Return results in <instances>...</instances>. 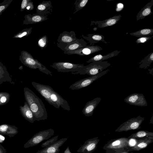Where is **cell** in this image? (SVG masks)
Masks as SVG:
<instances>
[{"label":"cell","mask_w":153,"mask_h":153,"mask_svg":"<svg viewBox=\"0 0 153 153\" xmlns=\"http://www.w3.org/2000/svg\"><path fill=\"white\" fill-rule=\"evenodd\" d=\"M26 101L34 116L35 120H46L47 113L42 100L32 90L27 87L24 89Z\"/></svg>","instance_id":"6da1fadb"},{"label":"cell","mask_w":153,"mask_h":153,"mask_svg":"<svg viewBox=\"0 0 153 153\" xmlns=\"http://www.w3.org/2000/svg\"><path fill=\"white\" fill-rule=\"evenodd\" d=\"M19 59L24 65L30 68L33 69L38 68L42 73L51 76H52V72L50 71L37 59H34L30 53L26 51H21Z\"/></svg>","instance_id":"7a4b0ae2"},{"label":"cell","mask_w":153,"mask_h":153,"mask_svg":"<svg viewBox=\"0 0 153 153\" xmlns=\"http://www.w3.org/2000/svg\"><path fill=\"white\" fill-rule=\"evenodd\" d=\"M110 65L111 63L107 61H95L88 65L84 66L79 71L71 73L73 74H86L92 76L101 72Z\"/></svg>","instance_id":"3957f363"},{"label":"cell","mask_w":153,"mask_h":153,"mask_svg":"<svg viewBox=\"0 0 153 153\" xmlns=\"http://www.w3.org/2000/svg\"><path fill=\"white\" fill-rule=\"evenodd\" d=\"M130 139L128 138L122 137L112 139L106 143L102 147L105 150V153L114 152L121 151H126L130 146Z\"/></svg>","instance_id":"277c9868"},{"label":"cell","mask_w":153,"mask_h":153,"mask_svg":"<svg viewBox=\"0 0 153 153\" xmlns=\"http://www.w3.org/2000/svg\"><path fill=\"white\" fill-rule=\"evenodd\" d=\"M53 129L50 128L41 131L36 133L24 145L25 148L36 146L42 142L48 139L54 135Z\"/></svg>","instance_id":"5b68a950"},{"label":"cell","mask_w":153,"mask_h":153,"mask_svg":"<svg viewBox=\"0 0 153 153\" xmlns=\"http://www.w3.org/2000/svg\"><path fill=\"white\" fill-rule=\"evenodd\" d=\"M145 118L140 116L131 118L120 125L115 130L116 132H127L130 130L139 129Z\"/></svg>","instance_id":"8992f818"},{"label":"cell","mask_w":153,"mask_h":153,"mask_svg":"<svg viewBox=\"0 0 153 153\" xmlns=\"http://www.w3.org/2000/svg\"><path fill=\"white\" fill-rule=\"evenodd\" d=\"M84 66L83 64L60 62L52 63L51 67L59 72H73L79 71Z\"/></svg>","instance_id":"52a82bcc"},{"label":"cell","mask_w":153,"mask_h":153,"mask_svg":"<svg viewBox=\"0 0 153 153\" xmlns=\"http://www.w3.org/2000/svg\"><path fill=\"white\" fill-rule=\"evenodd\" d=\"M109 71V69H108L96 75L79 80L73 84L69 88L72 90H79L85 87L105 75Z\"/></svg>","instance_id":"ba28073f"},{"label":"cell","mask_w":153,"mask_h":153,"mask_svg":"<svg viewBox=\"0 0 153 153\" xmlns=\"http://www.w3.org/2000/svg\"><path fill=\"white\" fill-rule=\"evenodd\" d=\"M57 46L64 51H73L87 46V43L81 38L68 43H58Z\"/></svg>","instance_id":"9c48e42d"},{"label":"cell","mask_w":153,"mask_h":153,"mask_svg":"<svg viewBox=\"0 0 153 153\" xmlns=\"http://www.w3.org/2000/svg\"><path fill=\"white\" fill-rule=\"evenodd\" d=\"M31 84L34 88L45 100L50 104L52 105L51 96L52 92L54 90L53 88L50 86L34 82H32Z\"/></svg>","instance_id":"30bf717a"},{"label":"cell","mask_w":153,"mask_h":153,"mask_svg":"<svg viewBox=\"0 0 153 153\" xmlns=\"http://www.w3.org/2000/svg\"><path fill=\"white\" fill-rule=\"evenodd\" d=\"M102 48L98 45H88L87 46L73 51L64 52L68 55L76 54L79 56L88 55L101 51Z\"/></svg>","instance_id":"8fae6325"},{"label":"cell","mask_w":153,"mask_h":153,"mask_svg":"<svg viewBox=\"0 0 153 153\" xmlns=\"http://www.w3.org/2000/svg\"><path fill=\"white\" fill-rule=\"evenodd\" d=\"M124 101L131 105L138 106H146L147 103L145 96L142 94L134 93L126 97Z\"/></svg>","instance_id":"7c38bea8"},{"label":"cell","mask_w":153,"mask_h":153,"mask_svg":"<svg viewBox=\"0 0 153 153\" xmlns=\"http://www.w3.org/2000/svg\"><path fill=\"white\" fill-rule=\"evenodd\" d=\"M99 141L98 137L86 140L77 152L80 153H92L96 149Z\"/></svg>","instance_id":"4fadbf2b"},{"label":"cell","mask_w":153,"mask_h":153,"mask_svg":"<svg viewBox=\"0 0 153 153\" xmlns=\"http://www.w3.org/2000/svg\"><path fill=\"white\" fill-rule=\"evenodd\" d=\"M52 105L56 108L61 107L64 109L70 111L71 109L68 102L54 90L51 96Z\"/></svg>","instance_id":"5bb4252c"},{"label":"cell","mask_w":153,"mask_h":153,"mask_svg":"<svg viewBox=\"0 0 153 153\" xmlns=\"http://www.w3.org/2000/svg\"><path fill=\"white\" fill-rule=\"evenodd\" d=\"M135 144L130 146L127 149L126 152L139 151L147 147L153 142V137H148L136 139Z\"/></svg>","instance_id":"9a60e30c"},{"label":"cell","mask_w":153,"mask_h":153,"mask_svg":"<svg viewBox=\"0 0 153 153\" xmlns=\"http://www.w3.org/2000/svg\"><path fill=\"white\" fill-rule=\"evenodd\" d=\"M121 17V15H119L102 21H91V26L97 25L98 28H101L111 26L116 24L120 20Z\"/></svg>","instance_id":"2e32d148"},{"label":"cell","mask_w":153,"mask_h":153,"mask_svg":"<svg viewBox=\"0 0 153 153\" xmlns=\"http://www.w3.org/2000/svg\"><path fill=\"white\" fill-rule=\"evenodd\" d=\"M68 138H62L52 145L39 150L36 153H59V148L68 140Z\"/></svg>","instance_id":"e0dca14e"},{"label":"cell","mask_w":153,"mask_h":153,"mask_svg":"<svg viewBox=\"0 0 153 153\" xmlns=\"http://www.w3.org/2000/svg\"><path fill=\"white\" fill-rule=\"evenodd\" d=\"M101 100V98L97 97L88 102L82 110L83 114L87 117L92 116L94 110Z\"/></svg>","instance_id":"ac0fdd59"},{"label":"cell","mask_w":153,"mask_h":153,"mask_svg":"<svg viewBox=\"0 0 153 153\" xmlns=\"http://www.w3.org/2000/svg\"><path fill=\"white\" fill-rule=\"evenodd\" d=\"M23 24L28 25L40 23L48 19L47 16L37 13L26 14Z\"/></svg>","instance_id":"d6986e66"},{"label":"cell","mask_w":153,"mask_h":153,"mask_svg":"<svg viewBox=\"0 0 153 153\" xmlns=\"http://www.w3.org/2000/svg\"><path fill=\"white\" fill-rule=\"evenodd\" d=\"M53 6L51 1H43L38 5L36 9V13L47 16L51 14L52 11Z\"/></svg>","instance_id":"ffe728a7"},{"label":"cell","mask_w":153,"mask_h":153,"mask_svg":"<svg viewBox=\"0 0 153 153\" xmlns=\"http://www.w3.org/2000/svg\"><path fill=\"white\" fill-rule=\"evenodd\" d=\"M77 39L74 31L70 32L65 31L60 33L57 39L58 43H68L71 42Z\"/></svg>","instance_id":"44dd1931"},{"label":"cell","mask_w":153,"mask_h":153,"mask_svg":"<svg viewBox=\"0 0 153 153\" xmlns=\"http://www.w3.org/2000/svg\"><path fill=\"white\" fill-rule=\"evenodd\" d=\"M18 133V128L15 126L7 124L0 125V134L7 135L11 137Z\"/></svg>","instance_id":"7402d4cb"},{"label":"cell","mask_w":153,"mask_h":153,"mask_svg":"<svg viewBox=\"0 0 153 153\" xmlns=\"http://www.w3.org/2000/svg\"><path fill=\"white\" fill-rule=\"evenodd\" d=\"M19 109L22 116L30 123H33L35 120L34 116L27 102L25 101L23 106H21Z\"/></svg>","instance_id":"603a6c76"},{"label":"cell","mask_w":153,"mask_h":153,"mask_svg":"<svg viewBox=\"0 0 153 153\" xmlns=\"http://www.w3.org/2000/svg\"><path fill=\"white\" fill-rule=\"evenodd\" d=\"M81 36L88 41L90 46L94 45L95 43L100 41H102L105 44L110 43L104 40L105 37L104 36L98 33L88 34L86 36L82 35Z\"/></svg>","instance_id":"cb8c5ba5"},{"label":"cell","mask_w":153,"mask_h":153,"mask_svg":"<svg viewBox=\"0 0 153 153\" xmlns=\"http://www.w3.org/2000/svg\"><path fill=\"white\" fill-rule=\"evenodd\" d=\"M153 5V0H152L142 8L136 16L137 21L142 19L147 16L152 14L153 13L151 11V8Z\"/></svg>","instance_id":"d4e9b609"},{"label":"cell","mask_w":153,"mask_h":153,"mask_svg":"<svg viewBox=\"0 0 153 153\" xmlns=\"http://www.w3.org/2000/svg\"><path fill=\"white\" fill-rule=\"evenodd\" d=\"M5 82L11 84L15 83L12 81L6 67L0 61V85Z\"/></svg>","instance_id":"484cf974"},{"label":"cell","mask_w":153,"mask_h":153,"mask_svg":"<svg viewBox=\"0 0 153 153\" xmlns=\"http://www.w3.org/2000/svg\"><path fill=\"white\" fill-rule=\"evenodd\" d=\"M120 52V51L116 50L104 55L98 54L92 57L86 62L91 63L95 61H103L117 56Z\"/></svg>","instance_id":"4316f807"},{"label":"cell","mask_w":153,"mask_h":153,"mask_svg":"<svg viewBox=\"0 0 153 153\" xmlns=\"http://www.w3.org/2000/svg\"><path fill=\"white\" fill-rule=\"evenodd\" d=\"M153 137V132L146 130H140L132 134L127 138L130 139H138L146 137Z\"/></svg>","instance_id":"83f0119b"},{"label":"cell","mask_w":153,"mask_h":153,"mask_svg":"<svg viewBox=\"0 0 153 153\" xmlns=\"http://www.w3.org/2000/svg\"><path fill=\"white\" fill-rule=\"evenodd\" d=\"M153 62V52L150 53L142 59L138 63L139 68L147 69Z\"/></svg>","instance_id":"f1b7e54d"},{"label":"cell","mask_w":153,"mask_h":153,"mask_svg":"<svg viewBox=\"0 0 153 153\" xmlns=\"http://www.w3.org/2000/svg\"><path fill=\"white\" fill-rule=\"evenodd\" d=\"M131 36L138 37L149 36L153 34V29L144 28L130 33Z\"/></svg>","instance_id":"f546056e"},{"label":"cell","mask_w":153,"mask_h":153,"mask_svg":"<svg viewBox=\"0 0 153 153\" xmlns=\"http://www.w3.org/2000/svg\"><path fill=\"white\" fill-rule=\"evenodd\" d=\"M88 0H76L74 4L75 5V10L74 13L83 9L86 5Z\"/></svg>","instance_id":"4dcf8cb0"},{"label":"cell","mask_w":153,"mask_h":153,"mask_svg":"<svg viewBox=\"0 0 153 153\" xmlns=\"http://www.w3.org/2000/svg\"><path fill=\"white\" fill-rule=\"evenodd\" d=\"M32 29V27L24 29L14 35L13 38H21L27 36L30 34Z\"/></svg>","instance_id":"1f68e13d"},{"label":"cell","mask_w":153,"mask_h":153,"mask_svg":"<svg viewBox=\"0 0 153 153\" xmlns=\"http://www.w3.org/2000/svg\"><path fill=\"white\" fill-rule=\"evenodd\" d=\"M10 98V94L7 92H0V105H2L7 103Z\"/></svg>","instance_id":"d6a6232c"},{"label":"cell","mask_w":153,"mask_h":153,"mask_svg":"<svg viewBox=\"0 0 153 153\" xmlns=\"http://www.w3.org/2000/svg\"><path fill=\"white\" fill-rule=\"evenodd\" d=\"M48 42V37L45 35L39 38L37 42V45L42 49L45 48Z\"/></svg>","instance_id":"836d02e7"},{"label":"cell","mask_w":153,"mask_h":153,"mask_svg":"<svg viewBox=\"0 0 153 153\" xmlns=\"http://www.w3.org/2000/svg\"><path fill=\"white\" fill-rule=\"evenodd\" d=\"M13 0H4L0 3V16L8 7Z\"/></svg>","instance_id":"e575fe53"},{"label":"cell","mask_w":153,"mask_h":153,"mask_svg":"<svg viewBox=\"0 0 153 153\" xmlns=\"http://www.w3.org/2000/svg\"><path fill=\"white\" fill-rule=\"evenodd\" d=\"M58 137L59 135H57L47 140L42 144L41 147L44 148L52 145L58 140Z\"/></svg>","instance_id":"d590c367"},{"label":"cell","mask_w":153,"mask_h":153,"mask_svg":"<svg viewBox=\"0 0 153 153\" xmlns=\"http://www.w3.org/2000/svg\"><path fill=\"white\" fill-rule=\"evenodd\" d=\"M153 36H147L140 37L137 39L135 42L137 44L144 43L151 39Z\"/></svg>","instance_id":"8d00e7d4"},{"label":"cell","mask_w":153,"mask_h":153,"mask_svg":"<svg viewBox=\"0 0 153 153\" xmlns=\"http://www.w3.org/2000/svg\"><path fill=\"white\" fill-rule=\"evenodd\" d=\"M30 0H23L21 4L20 11H22L25 10L28 3Z\"/></svg>","instance_id":"74e56055"},{"label":"cell","mask_w":153,"mask_h":153,"mask_svg":"<svg viewBox=\"0 0 153 153\" xmlns=\"http://www.w3.org/2000/svg\"><path fill=\"white\" fill-rule=\"evenodd\" d=\"M34 8V5L33 2L31 0L28 3L25 10H33Z\"/></svg>","instance_id":"f35d334b"},{"label":"cell","mask_w":153,"mask_h":153,"mask_svg":"<svg viewBox=\"0 0 153 153\" xmlns=\"http://www.w3.org/2000/svg\"><path fill=\"white\" fill-rule=\"evenodd\" d=\"M123 8V5L121 3H118L117 4L116 10L117 11H119L122 10Z\"/></svg>","instance_id":"ab89813d"},{"label":"cell","mask_w":153,"mask_h":153,"mask_svg":"<svg viewBox=\"0 0 153 153\" xmlns=\"http://www.w3.org/2000/svg\"><path fill=\"white\" fill-rule=\"evenodd\" d=\"M7 150L5 148L0 144V153H6Z\"/></svg>","instance_id":"60d3db41"},{"label":"cell","mask_w":153,"mask_h":153,"mask_svg":"<svg viewBox=\"0 0 153 153\" xmlns=\"http://www.w3.org/2000/svg\"><path fill=\"white\" fill-rule=\"evenodd\" d=\"M63 153H72L70 150L69 147L68 146L65 150Z\"/></svg>","instance_id":"b9f144b4"},{"label":"cell","mask_w":153,"mask_h":153,"mask_svg":"<svg viewBox=\"0 0 153 153\" xmlns=\"http://www.w3.org/2000/svg\"><path fill=\"white\" fill-rule=\"evenodd\" d=\"M133 153L132 152H127L125 150H123V151H118L114 152L113 153Z\"/></svg>","instance_id":"7bdbcfd3"},{"label":"cell","mask_w":153,"mask_h":153,"mask_svg":"<svg viewBox=\"0 0 153 153\" xmlns=\"http://www.w3.org/2000/svg\"><path fill=\"white\" fill-rule=\"evenodd\" d=\"M148 71H149V74L153 75V68L151 69H148Z\"/></svg>","instance_id":"ee69618b"},{"label":"cell","mask_w":153,"mask_h":153,"mask_svg":"<svg viewBox=\"0 0 153 153\" xmlns=\"http://www.w3.org/2000/svg\"><path fill=\"white\" fill-rule=\"evenodd\" d=\"M153 114H152V115L151 118V119L150 120V123H152V124H153Z\"/></svg>","instance_id":"f6af8a7d"},{"label":"cell","mask_w":153,"mask_h":153,"mask_svg":"<svg viewBox=\"0 0 153 153\" xmlns=\"http://www.w3.org/2000/svg\"><path fill=\"white\" fill-rule=\"evenodd\" d=\"M19 69L21 70H22V69H23V67L22 66H19Z\"/></svg>","instance_id":"bcb514c9"},{"label":"cell","mask_w":153,"mask_h":153,"mask_svg":"<svg viewBox=\"0 0 153 153\" xmlns=\"http://www.w3.org/2000/svg\"><path fill=\"white\" fill-rule=\"evenodd\" d=\"M152 153H153V152H152Z\"/></svg>","instance_id":"7dc6e473"}]
</instances>
